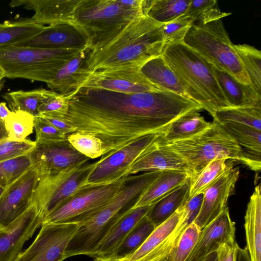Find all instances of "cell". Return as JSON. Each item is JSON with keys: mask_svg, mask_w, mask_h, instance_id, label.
Returning <instances> with one entry per match:
<instances>
[{"mask_svg": "<svg viewBox=\"0 0 261 261\" xmlns=\"http://www.w3.org/2000/svg\"><path fill=\"white\" fill-rule=\"evenodd\" d=\"M58 116L76 132L98 138L103 160L139 139L161 134L178 117L202 108L191 99L164 90L128 94L80 87L68 94Z\"/></svg>", "mask_w": 261, "mask_h": 261, "instance_id": "obj_1", "label": "cell"}, {"mask_svg": "<svg viewBox=\"0 0 261 261\" xmlns=\"http://www.w3.org/2000/svg\"><path fill=\"white\" fill-rule=\"evenodd\" d=\"M163 23L143 15L130 21L113 37L88 49L86 65L92 71L119 67H141L162 55Z\"/></svg>", "mask_w": 261, "mask_h": 261, "instance_id": "obj_2", "label": "cell"}, {"mask_svg": "<svg viewBox=\"0 0 261 261\" xmlns=\"http://www.w3.org/2000/svg\"><path fill=\"white\" fill-rule=\"evenodd\" d=\"M162 56L189 98L213 117L218 110L232 107L212 64L184 42L164 46Z\"/></svg>", "mask_w": 261, "mask_h": 261, "instance_id": "obj_3", "label": "cell"}, {"mask_svg": "<svg viewBox=\"0 0 261 261\" xmlns=\"http://www.w3.org/2000/svg\"><path fill=\"white\" fill-rule=\"evenodd\" d=\"M149 186V181L143 176L131 178L105 207L80 225L66 249L65 258L81 254L94 257L105 238L134 208Z\"/></svg>", "mask_w": 261, "mask_h": 261, "instance_id": "obj_4", "label": "cell"}, {"mask_svg": "<svg viewBox=\"0 0 261 261\" xmlns=\"http://www.w3.org/2000/svg\"><path fill=\"white\" fill-rule=\"evenodd\" d=\"M142 3L143 0H77L72 24L86 38L90 49L144 15Z\"/></svg>", "mask_w": 261, "mask_h": 261, "instance_id": "obj_5", "label": "cell"}, {"mask_svg": "<svg viewBox=\"0 0 261 261\" xmlns=\"http://www.w3.org/2000/svg\"><path fill=\"white\" fill-rule=\"evenodd\" d=\"M84 50L4 46L0 47V67L4 77L47 84L63 65Z\"/></svg>", "mask_w": 261, "mask_h": 261, "instance_id": "obj_6", "label": "cell"}, {"mask_svg": "<svg viewBox=\"0 0 261 261\" xmlns=\"http://www.w3.org/2000/svg\"><path fill=\"white\" fill-rule=\"evenodd\" d=\"M159 142L185 161L189 168L190 177L214 159H225L242 163L244 159L243 148L222 124L214 120L206 129L194 137L172 143Z\"/></svg>", "mask_w": 261, "mask_h": 261, "instance_id": "obj_7", "label": "cell"}, {"mask_svg": "<svg viewBox=\"0 0 261 261\" xmlns=\"http://www.w3.org/2000/svg\"><path fill=\"white\" fill-rule=\"evenodd\" d=\"M184 42L211 64L252 87L221 19L203 25H193Z\"/></svg>", "mask_w": 261, "mask_h": 261, "instance_id": "obj_8", "label": "cell"}, {"mask_svg": "<svg viewBox=\"0 0 261 261\" xmlns=\"http://www.w3.org/2000/svg\"><path fill=\"white\" fill-rule=\"evenodd\" d=\"M132 176H124L112 182L92 186L81 191L44 218L42 225L50 223L82 224L105 207Z\"/></svg>", "mask_w": 261, "mask_h": 261, "instance_id": "obj_9", "label": "cell"}, {"mask_svg": "<svg viewBox=\"0 0 261 261\" xmlns=\"http://www.w3.org/2000/svg\"><path fill=\"white\" fill-rule=\"evenodd\" d=\"M96 162L89 161L57 174L40 178L33 203L43 219L81 191Z\"/></svg>", "mask_w": 261, "mask_h": 261, "instance_id": "obj_10", "label": "cell"}, {"mask_svg": "<svg viewBox=\"0 0 261 261\" xmlns=\"http://www.w3.org/2000/svg\"><path fill=\"white\" fill-rule=\"evenodd\" d=\"M79 227L76 223L42 224L34 242L15 261L63 260L66 249Z\"/></svg>", "mask_w": 261, "mask_h": 261, "instance_id": "obj_11", "label": "cell"}, {"mask_svg": "<svg viewBox=\"0 0 261 261\" xmlns=\"http://www.w3.org/2000/svg\"><path fill=\"white\" fill-rule=\"evenodd\" d=\"M153 134L144 137L117 150L108 157L96 161L84 188L112 182L125 175L134 162L159 137Z\"/></svg>", "mask_w": 261, "mask_h": 261, "instance_id": "obj_12", "label": "cell"}, {"mask_svg": "<svg viewBox=\"0 0 261 261\" xmlns=\"http://www.w3.org/2000/svg\"><path fill=\"white\" fill-rule=\"evenodd\" d=\"M140 69L119 67L92 71L80 87L128 94L162 90L149 81Z\"/></svg>", "mask_w": 261, "mask_h": 261, "instance_id": "obj_13", "label": "cell"}, {"mask_svg": "<svg viewBox=\"0 0 261 261\" xmlns=\"http://www.w3.org/2000/svg\"><path fill=\"white\" fill-rule=\"evenodd\" d=\"M36 143L35 148L29 155L40 178L57 174L90 160L76 150L67 138L61 141Z\"/></svg>", "mask_w": 261, "mask_h": 261, "instance_id": "obj_14", "label": "cell"}, {"mask_svg": "<svg viewBox=\"0 0 261 261\" xmlns=\"http://www.w3.org/2000/svg\"><path fill=\"white\" fill-rule=\"evenodd\" d=\"M40 179L33 166L8 186L0 197V227L8 226L21 216L33 204L36 189Z\"/></svg>", "mask_w": 261, "mask_h": 261, "instance_id": "obj_15", "label": "cell"}, {"mask_svg": "<svg viewBox=\"0 0 261 261\" xmlns=\"http://www.w3.org/2000/svg\"><path fill=\"white\" fill-rule=\"evenodd\" d=\"M43 217L34 204L0 232V261H15L24 243L41 226Z\"/></svg>", "mask_w": 261, "mask_h": 261, "instance_id": "obj_16", "label": "cell"}, {"mask_svg": "<svg viewBox=\"0 0 261 261\" xmlns=\"http://www.w3.org/2000/svg\"><path fill=\"white\" fill-rule=\"evenodd\" d=\"M239 175V167H233L203 191L201 207L194 221L200 230L227 207V200L233 193Z\"/></svg>", "mask_w": 261, "mask_h": 261, "instance_id": "obj_17", "label": "cell"}, {"mask_svg": "<svg viewBox=\"0 0 261 261\" xmlns=\"http://www.w3.org/2000/svg\"><path fill=\"white\" fill-rule=\"evenodd\" d=\"M183 212L184 205L156 227L137 251L120 261H160L166 258L174 242L171 233L177 226Z\"/></svg>", "mask_w": 261, "mask_h": 261, "instance_id": "obj_18", "label": "cell"}, {"mask_svg": "<svg viewBox=\"0 0 261 261\" xmlns=\"http://www.w3.org/2000/svg\"><path fill=\"white\" fill-rule=\"evenodd\" d=\"M13 45L44 49L89 48L86 38L75 27L69 24L45 26L34 36Z\"/></svg>", "mask_w": 261, "mask_h": 261, "instance_id": "obj_19", "label": "cell"}, {"mask_svg": "<svg viewBox=\"0 0 261 261\" xmlns=\"http://www.w3.org/2000/svg\"><path fill=\"white\" fill-rule=\"evenodd\" d=\"M235 223L227 207L213 221L202 229L196 244L185 261H201L227 242L235 241Z\"/></svg>", "mask_w": 261, "mask_h": 261, "instance_id": "obj_20", "label": "cell"}, {"mask_svg": "<svg viewBox=\"0 0 261 261\" xmlns=\"http://www.w3.org/2000/svg\"><path fill=\"white\" fill-rule=\"evenodd\" d=\"M158 138L134 162L125 175L166 170H180L190 175L189 168L185 161L177 153L159 142Z\"/></svg>", "mask_w": 261, "mask_h": 261, "instance_id": "obj_21", "label": "cell"}, {"mask_svg": "<svg viewBox=\"0 0 261 261\" xmlns=\"http://www.w3.org/2000/svg\"><path fill=\"white\" fill-rule=\"evenodd\" d=\"M77 0H12L9 6L11 8L22 7L33 10L30 18L35 23L54 25H71L72 13Z\"/></svg>", "mask_w": 261, "mask_h": 261, "instance_id": "obj_22", "label": "cell"}, {"mask_svg": "<svg viewBox=\"0 0 261 261\" xmlns=\"http://www.w3.org/2000/svg\"><path fill=\"white\" fill-rule=\"evenodd\" d=\"M88 49L82 51L63 65L46 84L48 87L64 95L79 88L91 72L86 63Z\"/></svg>", "mask_w": 261, "mask_h": 261, "instance_id": "obj_23", "label": "cell"}, {"mask_svg": "<svg viewBox=\"0 0 261 261\" xmlns=\"http://www.w3.org/2000/svg\"><path fill=\"white\" fill-rule=\"evenodd\" d=\"M218 83L232 107H261V95L251 86L212 64Z\"/></svg>", "mask_w": 261, "mask_h": 261, "instance_id": "obj_24", "label": "cell"}, {"mask_svg": "<svg viewBox=\"0 0 261 261\" xmlns=\"http://www.w3.org/2000/svg\"><path fill=\"white\" fill-rule=\"evenodd\" d=\"M244 227L251 261H261V188L256 186L250 198L245 216Z\"/></svg>", "mask_w": 261, "mask_h": 261, "instance_id": "obj_25", "label": "cell"}, {"mask_svg": "<svg viewBox=\"0 0 261 261\" xmlns=\"http://www.w3.org/2000/svg\"><path fill=\"white\" fill-rule=\"evenodd\" d=\"M153 204L134 208L126 214L103 240L95 256H111L134 227L147 215Z\"/></svg>", "mask_w": 261, "mask_h": 261, "instance_id": "obj_26", "label": "cell"}, {"mask_svg": "<svg viewBox=\"0 0 261 261\" xmlns=\"http://www.w3.org/2000/svg\"><path fill=\"white\" fill-rule=\"evenodd\" d=\"M211 122L206 121L197 111L178 117L158 137L159 142L172 143L194 137L206 129Z\"/></svg>", "mask_w": 261, "mask_h": 261, "instance_id": "obj_27", "label": "cell"}, {"mask_svg": "<svg viewBox=\"0 0 261 261\" xmlns=\"http://www.w3.org/2000/svg\"><path fill=\"white\" fill-rule=\"evenodd\" d=\"M140 70L149 81L161 90L170 91L190 99L162 55L144 63Z\"/></svg>", "mask_w": 261, "mask_h": 261, "instance_id": "obj_28", "label": "cell"}, {"mask_svg": "<svg viewBox=\"0 0 261 261\" xmlns=\"http://www.w3.org/2000/svg\"><path fill=\"white\" fill-rule=\"evenodd\" d=\"M190 178L154 203L146 215L155 227L170 218L189 197Z\"/></svg>", "mask_w": 261, "mask_h": 261, "instance_id": "obj_29", "label": "cell"}, {"mask_svg": "<svg viewBox=\"0 0 261 261\" xmlns=\"http://www.w3.org/2000/svg\"><path fill=\"white\" fill-rule=\"evenodd\" d=\"M189 177V174L185 171L178 170L162 171L156 179L140 197L134 208L155 203L180 186Z\"/></svg>", "mask_w": 261, "mask_h": 261, "instance_id": "obj_30", "label": "cell"}, {"mask_svg": "<svg viewBox=\"0 0 261 261\" xmlns=\"http://www.w3.org/2000/svg\"><path fill=\"white\" fill-rule=\"evenodd\" d=\"M191 0H143V14L165 23L186 13Z\"/></svg>", "mask_w": 261, "mask_h": 261, "instance_id": "obj_31", "label": "cell"}, {"mask_svg": "<svg viewBox=\"0 0 261 261\" xmlns=\"http://www.w3.org/2000/svg\"><path fill=\"white\" fill-rule=\"evenodd\" d=\"M216 159L207 164L199 172L190 177L189 198L203 193L221 176L233 168L234 161Z\"/></svg>", "mask_w": 261, "mask_h": 261, "instance_id": "obj_32", "label": "cell"}, {"mask_svg": "<svg viewBox=\"0 0 261 261\" xmlns=\"http://www.w3.org/2000/svg\"><path fill=\"white\" fill-rule=\"evenodd\" d=\"M45 25L35 23L30 18L0 23V47L14 45L31 38Z\"/></svg>", "mask_w": 261, "mask_h": 261, "instance_id": "obj_33", "label": "cell"}, {"mask_svg": "<svg viewBox=\"0 0 261 261\" xmlns=\"http://www.w3.org/2000/svg\"><path fill=\"white\" fill-rule=\"evenodd\" d=\"M47 91L43 88L27 91L19 90L6 93L3 97L11 111H21L36 117L39 116V109Z\"/></svg>", "mask_w": 261, "mask_h": 261, "instance_id": "obj_34", "label": "cell"}, {"mask_svg": "<svg viewBox=\"0 0 261 261\" xmlns=\"http://www.w3.org/2000/svg\"><path fill=\"white\" fill-rule=\"evenodd\" d=\"M222 124L233 122L261 130V107H231L219 110L213 117Z\"/></svg>", "mask_w": 261, "mask_h": 261, "instance_id": "obj_35", "label": "cell"}, {"mask_svg": "<svg viewBox=\"0 0 261 261\" xmlns=\"http://www.w3.org/2000/svg\"><path fill=\"white\" fill-rule=\"evenodd\" d=\"M252 88L261 95V52L246 44L234 45Z\"/></svg>", "mask_w": 261, "mask_h": 261, "instance_id": "obj_36", "label": "cell"}, {"mask_svg": "<svg viewBox=\"0 0 261 261\" xmlns=\"http://www.w3.org/2000/svg\"><path fill=\"white\" fill-rule=\"evenodd\" d=\"M155 228L145 216L134 227L111 256L121 259L134 253L141 246Z\"/></svg>", "mask_w": 261, "mask_h": 261, "instance_id": "obj_37", "label": "cell"}, {"mask_svg": "<svg viewBox=\"0 0 261 261\" xmlns=\"http://www.w3.org/2000/svg\"><path fill=\"white\" fill-rule=\"evenodd\" d=\"M216 0L191 1L185 14L194 20V25H200L221 19L231 13L222 12Z\"/></svg>", "mask_w": 261, "mask_h": 261, "instance_id": "obj_38", "label": "cell"}, {"mask_svg": "<svg viewBox=\"0 0 261 261\" xmlns=\"http://www.w3.org/2000/svg\"><path fill=\"white\" fill-rule=\"evenodd\" d=\"M221 124L242 147L261 152V130L233 122Z\"/></svg>", "mask_w": 261, "mask_h": 261, "instance_id": "obj_39", "label": "cell"}, {"mask_svg": "<svg viewBox=\"0 0 261 261\" xmlns=\"http://www.w3.org/2000/svg\"><path fill=\"white\" fill-rule=\"evenodd\" d=\"M35 117L21 111H11L4 123L8 139L21 141L33 133Z\"/></svg>", "mask_w": 261, "mask_h": 261, "instance_id": "obj_40", "label": "cell"}, {"mask_svg": "<svg viewBox=\"0 0 261 261\" xmlns=\"http://www.w3.org/2000/svg\"><path fill=\"white\" fill-rule=\"evenodd\" d=\"M201 230L193 222L182 233L166 257V261H185L196 244Z\"/></svg>", "mask_w": 261, "mask_h": 261, "instance_id": "obj_41", "label": "cell"}, {"mask_svg": "<svg viewBox=\"0 0 261 261\" xmlns=\"http://www.w3.org/2000/svg\"><path fill=\"white\" fill-rule=\"evenodd\" d=\"M194 23V19L186 14L163 23L162 36L164 46L184 42L186 34Z\"/></svg>", "mask_w": 261, "mask_h": 261, "instance_id": "obj_42", "label": "cell"}, {"mask_svg": "<svg viewBox=\"0 0 261 261\" xmlns=\"http://www.w3.org/2000/svg\"><path fill=\"white\" fill-rule=\"evenodd\" d=\"M32 165L29 154L0 162V186L6 188Z\"/></svg>", "mask_w": 261, "mask_h": 261, "instance_id": "obj_43", "label": "cell"}, {"mask_svg": "<svg viewBox=\"0 0 261 261\" xmlns=\"http://www.w3.org/2000/svg\"><path fill=\"white\" fill-rule=\"evenodd\" d=\"M67 138L76 150L86 157L94 159L101 156L102 144L98 138L78 132L67 135Z\"/></svg>", "mask_w": 261, "mask_h": 261, "instance_id": "obj_44", "label": "cell"}, {"mask_svg": "<svg viewBox=\"0 0 261 261\" xmlns=\"http://www.w3.org/2000/svg\"><path fill=\"white\" fill-rule=\"evenodd\" d=\"M203 197V194L201 193L192 197H189L184 203L182 215L177 226L171 233L174 241L173 246L184 231L194 222L197 217L201 207Z\"/></svg>", "mask_w": 261, "mask_h": 261, "instance_id": "obj_45", "label": "cell"}, {"mask_svg": "<svg viewBox=\"0 0 261 261\" xmlns=\"http://www.w3.org/2000/svg\"><path fill=\"white\" fill-rule=\"evenodd\" d=\"M35 141H16L7 138L0 141V162L29 154L35 147Z\"/></svg>", "mask_w": 261, "mask_h": 261, "instance_id": "obj_46", "label": "cell"}, {"mask_svg": "<svg viewBox=\"0 0 261 261\" xmlns=\"http://www.w3.org/2000/svg\"><path fill=\"white\" fill-rule=\"evenodd\" d=\"M69 99L68 95H64L48 90L39 108V116H63L68 108Z\"/></svg>", "mask_w": 261, "mask_h": 261, "instance_id": "obj_47", "label": "cell"}, {"mask_svg": "<svg viewBox=\"0 0 261 261\" xmlns=\"http://www.w3.org/2000/svg\"><path fill=\"white\" fill-rule=\"evenodd\" d=\"M34 129L37 142H50L63 141L67 135L59 130L44 118L39 116L34 118Z\"/></svg>", "mask_w": 261, "mask_h": 261, "instance_id": "obj_48", "label": "cell"}, {"mask_svg": "<svg viewBox=\"0 0 261 261\" xmlns=\"http://www.w3.org/2000/svg\"><path fill=\"white\" fill-rule=\"evenodd\" d=\"M40 116L44 118L52 125L66 135L76 132L75 128L72 125L58 116L44 115Z\"/></svg>", "mask_w": 261, "mask_h": 261, "instance_id": "obj_49", "label": "cell"}, {"mask_svg": "<svg viewBox=\"0 0 261 261\" xmlns=\"http://www.w3.org/2000/svg\"><path fill=\"white\" fill-rule=\"evenodd\" d=\"M236 241L227 242L222 245L217 251L218 261H234V250Z\"/></svg>", "mask_w": 261, "mask_h": 261, "instance_id": "obj_50", "label": "cell"}, {"mask_svg": "<svg viewBox=\"0 0 261 261\" xmlns=\"http://www.w3.org/2000/svg\"><path fill=\"white\" fill-rule=\"evenodd\" d=\"M234 261H251L249 252L246 248H242L236 242L234 250Z\"/></svg>", "mask_w": 261, "mask_h": 261, "instance_id": "obj_51", "label": "cell"}, {"mask_svg": "<svg viewBox=\"0 0 261 261\" xmlns=\"http://www.w3.org/2000/svg\"><path fill=\"white\" fill-rule=\"evenodd\" d=\"M11 112L5 102L0 103V119L2 121L4 122Z\"/></svg>", "mask_w": 261, "mask_h": 261, "instance_id": "obj_52", "label": "cell"}, {"mask_svg": "<svg viewBox=\"0 0 261 261\" xmlns=\"http://www.w3.org/2000/svg\"><path fill=\"white\" fill-rule=\"evenodd\" d=\"M8 138L5 123L0 119V141Z\"/></svg>", "mask_w": 261, "mask_h": 261, "instance_id": "obj_53", "label": "cell"}, {"mask_svg": "<svg viewBox=\"0 0 261 261\" xmlns=\"http://www.w3.org/2000/svg\"><path fill=\"white\" fill-rule=\"evenodd\" d=\"M201 261H218L217 251L213 252L206 256Z\"/></svg>", "mask_w": 261, "mask_h": 261, "instance_id": "obj_54", "label": "cell"}, {"mask_svg": "<svg viewBox=\"0 0 261 261\" xmlns=\"http://www.w3.org/2000/svg\"><path fill=\"white\" fill-rule=\"evenodd\" d=\"M93 261H120V260L112 256L103 257L97 256L94 257Z\"/></svg>", "mask_w": 261, "mask_h": 261, "instance_id": "obj_55", "label": "cell"}, {"mask_svg": "<svg viewBox=\"0 0 261 261\" xmlns=\"http://www.w3.org/2000/svg\"><path fill=\"white\" fill-rule=\"evenodd\" d=\"M6 188L0 186V197L4 192Z\"/></svg>", "mask_w": 261, "mask_h": 261, "instance_id": "obj_56", "label": "cell"}, {"mask_svg": "<svg viewBox=\"0 0 261 261\" xmlns=\"http://www.w3.org/2000/svg\"><path fill=\"white\" fill-rule=\"evenodd\" d=\"M4 78V76L2 75H0V91L2 89V86H3V83L2 82V79Z\"/></svg>", "mask_w": 261, "mask_h": 261, "instance_id": "obj_57", "label": "cell"}, {"mask_svg": "<svg viewBox=\"0 0 261 261\" xmlns=\"http://www.w3.org/2000/svg\"><path fill=\"white\" fill-rule=\"evenodd\" d=\"M4 72L3 69L0 67V75H2L4 76Z\"/></svg>", "mask_w": 261, "mask_h": 261, "instance_id": "obj_58", "label": "cell"}, {"mask_svg": "<svg viewBox=\"0 0 261 261\" xmlns=\"http://www.w3.org/2000/svg\"><path fill=\"white\" fill-rule=\"evenodd\" d=\"M166 257L164 258V259H163L162 260H161L160 261H166Z\"/></svg>", "mask_w": 261, "mask_h": 261, "instance_id": "obj_59", "label": "cell"}, {"mask_svg": "<svg viewBox=\"0 0 261 261\" xmlns=\"http://www.w3.org/2000/svg\"><path fill=\"white\" fill-rule=\"evenodd\" d=\"M2 229H3V228H1L0 227V232H1V231L2 230Z\"/></svg>", "mask_w": 261, "mask_h": 261, "instance_id": "obj_60", "label": "cell"}]
</instances>
